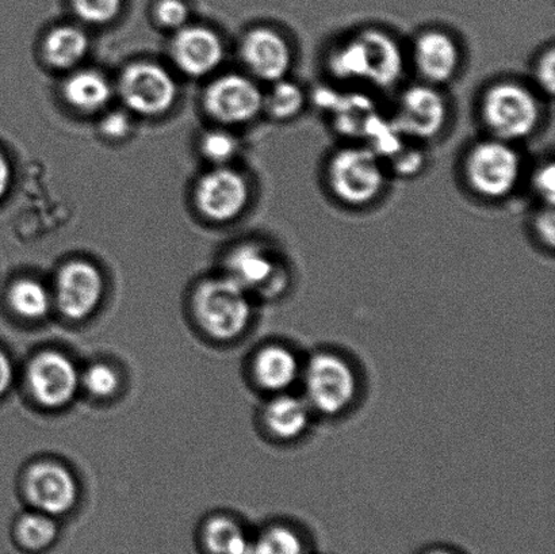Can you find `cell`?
<instances>
[{
    "label": "cell",
    "mask_w": 555,
    "mask_h": 554,
    "mask_svg": "<svg viewBox=\"0 0 555 554\" xmlns=\"http://www.w3.org/2000/svg\"><path fill=\"white\" fill-rule=\"evenodd\" d=\"M477 116L486 136L520 145L545 124L546 100L530 81L498 79L483 87Z\"/></svg>",
    "instance_id": "2"
},
{
    "label": "cell",
    "mask_w": 555,
    "mask_h": 554,
    "mask_svg": "<svg viewBox=\"0 0 555 554\" xmlns=\"http://www.w3.org/2000/svg\"><path fill=\"white\" fill-rule=\"evenodd\" d=\"M89 48V37L79 27L60 26L47 36L43 53L52 67L69 69L85 59Z\"/></svg>",
    "instance_id": "22"
},
{
    "label": "cell",
    "mask_w": 555,
    "mask_h": 554,
    "mask_svg": "<svg viewBox=\"0 0 555 554\" xmlns=\"http://www.w3.org/2000/svg\"><path fill=\"white\" fill-rule=\"evenodd\" d=\"M14 368L11 363L10 358L0 350V398L8 392L13 384Z\"/></svg>",
    "instance_id": "36"
},
{
    "label": "cell",
    "mask_w": 555,
    "mask_h": 554,
    "mask_svg": "<svg viewBox=\"0 0 555 554\" xmlns=\"http://www.w3.org/2000/svg\"><path fill=\"white\" fill-rule=\"evenodd\" d=\"M427 554H453V553H450L448 551H434V552H429Z\"/></svg>",
    "instance_id": "38"
},
{
    "label": "cell",
    "mask_w": 555,
    "mask_h": 554,
    "mask_svg": "<svg viewBox=\"0 0 555 554\" xmlns=\"http://www.w3.org/2000/svg\"><path fill=\"white\" fill-rule=\"evenodd\" d=\"M408 65L423 83L444 89L459 78L464 67V49L459 38L444 27H424L406 48Z\"/></svg>",
    "instance_id": "8"
},
{
    "label": "cell",
    "mask_w": 555,
    "mask_h": 554,
    "mask_svg": "<svg viewBox=\"0 0 555 554\" xmlns=\"http://www.w3.org/2000/svg\"><path fill=\"white\" fill-rule=\"evenodd\" d=\"M408 65L406 48L385 27H358L326 48L324 68L330 79L350 87L391 91L401 87Z\"/></svg>",
    "instance_id": "1"
},
{
    "label": "cell",
    "mask_w": 555,
    "mask_h": 554,
    "mask_svg": "<svg viewBox=\"0 0 555 554\" xmlns=\"http://www.w3.org/2000/svg\"><path fill=\"white\" fill-rule=\"evenodd\" d=\"M249 554H304V542L296 530L275 525L253 541Z\"/></svg>",
    "instance_id": "27"
},
{
    "label": "cell",
    "mask_w": 555,
    "mask_h": 554,
    "mask_svg": "<svg viewBox=\"0 0 555 554\" xmlns=\"http://www.w3.org/2000/svg\"><path fill=\"white\" fill-rule=\"evenodd\" d=\"M8 298L11 309L27 320L46 318L52 307V297L46 287L29 279L16 281L10 287Z\"/></svg>",
    "instance_id": "25"
},
{
    "label": "cell",
    "mask_w": 555,
    "mask_h": 554,
    "mask_svg": "<svg viewBox=\"0 0 555 554\" xmlns=\"http://www.w3.org/2000/svg\"><path fill=\"white\" fill-rule=\"evenodd\" d=\"M251 201V184L241 171L220 166L205 173L195 189V204L206 219L228 222L237 219Z\"/></svg>",
    "instance_id": "13"
},
{
    "label": "cell",
    "mask_w": 555,
    "mask_h": 554,
    "mask_svg": "<svg viewBox=\"0 0 555 554\" xmlns=\"http://www.w3.org/2000/svg\"><path fill=\"white\" fill-rule=\"evenodd\" d=\"M384 162L390 177L413 178L427 166V152L424 144L405 138Z\"/></svg>",
    "instance_id": "26"
},
{
    "label": "cell",
    "mask_w": 555,
    "mask_h": 554,
    "mask_svg": "<svg viewBox=\"0 0 555 554\" xmlns=\"http://www.w3.org/2000/svg\"><path fill=\"white\" fill-rule=\"evenodd\" d=\"M25 495L37 512L59 517L70 512L79 498L75 476L56 463H38L26 472Z\"/></svg>",
    "instance_id": "15"
},
{
    "label": "cell",
    "mask_w": 555,
    "mask_h": 554,
    "mask_svg": "<svg viewBox=\"0 0 555 554\" xmlns=\"http://www.w3.org/2000/svg\"><path fill=\"white\" fill-rule=\"evenodd\" d=\"M27 385L33 398L47 409H62L78 394L80 374L70 358L48 350L37 355L27 366Z\"/></svg>",
    "instance_id": "14"
},
{
    "label": "cell",
    "mask_w": 555,
    "mask_h": 554,
    "mask_svg": "<svg viewBox=\"0 0 555 554\" xmlns=\"http://www.w3.org/2000/svg\"><path fill=\"white\" fill-rule=\"evenodd\" d=\"M451 117L453 111L444 89L417 80L402 87L390 119L404 138L426 145L448 132Z\"/></svg>",
    "instance_id": "7"
},
{
    "label": "cell",
    "mask_w": 555,
    "mask_h": 554,
    "mask_svg": "<svg viewBox=\"0 0 555 554\" xmlns=\"http://www.w3.org/2000/svg\"><path fill=\"white\" fill-rule=\"evenodd\" d=\"M201 541L206 554H249L253 544L242 526L227 517L210 519Z\"/></svg>",
    "instance_id": "23"
},
{
    "label": "cell",
    "mask_w": 555,
    "mask_h": 554,
    "mask_svg": "<svg viewBox=\"0 0 555 554\" xmlns=\"http://www.w3.org/2000/svg\"><path fill=\"white\" fill-rule=\"evenodd\" d=\"M171 54L183 74L203 78L220 67L224 59V46L214 30L203 26H184L173 38Z\"/></svg>",
    "instance_id": "17"
},
{
    "label": "cell",
    "mask_w": 555,
    "mask_h": 554,
    "mask_svg": "<svg viewBox=\"0 0 555 554\" xmlns=\"http://www.w3.org/2000/svg\"><path fill=\"white\" fill-rule=\"evenodd\" d=\"M531 86L545 98L552 101L555 87V49L553 43L541 49L531 65Z\"/></svg>",
    "instance_id": "30"
},
{
    "label": "cell",
    "mask_w": 555,
    "mask_h": 554,
    "mask_svg": "<svg viewBox=\"0 0 555 554\" xmlns=\"http://www.w3.org/2000/svg\"><path fill=\"white\" fill-rule=\"evenodd\" d=\"M241 53L249 76L266 85L292 76L297 59L291 37L273 26L249 30L243 38Z\"/></svg>",
    "instance_id": "10"
},
{
    "label": "cell",
    "mask_w": 555,
    "mask_h": 554,
    "mask_svg": "<svg viewBox=\"0 0 555 554\" xmlns=\"http://www.w3.org/2000/svg\"><path fill=\"white\" fill-rule=\"evenodd\" d=\"M155 15L167 29H182L189 20V8L182 0H160L156 4Z\"/></svg>",
    "instance_id": "34"
},
{
    "label": "cell",
    "mask_w": 555,
    "mask_h": 554,
    "mask_svg": "<svg viewBox=\"0 0 555 554\" xmlns=\"http://www.w3.org/2000/svg\"><path fill=\"white\" fill-rule=\"evenodd\" d=\"M118 90L129 111L145 117L162 116L170 111L178 95L172 76L151 63L130 64L125 68Z\"/></svg>",
    "instance_id": "11"
},
{
    "label": "cell",
    "mask_w": 555,
    "mask_h": 554,
    "mask_svg": "<svg viewBox=\"0 0 555 554\" xmlns=\"http://www.w3.org/2000/svg\"><path fill=\"white\" fill-rule=\"evenodd\" d=\"M76 15L89 24L103 25L116 20L122 0H70Z\"/></svg>",
    "instance_id": "32"
},
{
    "label": "cell",
    "mask_w": 555,
    "mask_h": 554,
    "mask_svg": "<svg viewBox=\"0 0 555 554\" xmlns=\"http://www.w3.org/2000/svg\"><path fill=\"white\" fill-rule=\"evenodd\" d=\"M80 384H83V387L94 398L107 399L117 394L121 379H119L116 369L106 363H94L86 369L83 376L80 377Z\"/></svg>",
    "instance_id": "29"
},
{
    "label": "cell",
    "mask_w": 555,
    "mask_h": 554,
    "mask_svg": "<svg viewBox=\"0 0 555 554\" xmlns=\"http://www.w3.org/2000/svg\"><path fill=\"white\" fill-rule=\"evenodd\" d=\"M132 129V123L124 112L108 113L101 123V132L111 140H122L127 138Z\"/></svg>",
    "instance_id": "35"
},
{
    "label": "cell",
    "mask_w": 555,
    "mask_h": 554,
    "mask_svg": "<svg viewBox=\"0 0 555 554\" xmlns=\"http://www.w3.org/2000/svg\"><path fill=\"white\" fill-rule=\"evenodd\" d=\"M532 237L546 252H553L555 244V214L552 206H538L531 217Z\"/></svg>",
    "instance_id": "33"
},
{
    "label": "cell",
    "mask_w": 555,
    "mask_h": 554,
    "mask_svg": "<svg viewBox=\"0 0 555 554\" xmlns=\"http://www.w3.org/2000/svg\"><path fill=\"white\" fill-rule=\"evenodd\" d=\"M264 90L253 76L231 74L211 81L205 92L206 112L224 125H244L263 114Z\"/></svg>",
    "instance_id": "12"
},
{
    "label": "cell",
    "mask_w": 555,
    "mask_h": 554,
    "mask_svg": "<svg viewBox=\"0 0 555 554\" xmlns=\"http://www.w3.org/2000/svg\"><path fill=\"white\" fill-rule=\"evenodd\" d=\"M313 411L304 396L291 392L278 394L264 405L266 430L280 441H296L308 431Z\"/></svg>",
    "instance_id": "19"
},
{
    "label": "cell",
    "mask_w": 555,
    "mask_h": 554,
    "mask_svg": "<svg viewBox=\"0 0 555 554\" xmlns=\"http://www.w3.org/2000/svg\"><path fill=\"white\" fill-rule=\"evenodd\" d=\"M201 150L206 159L224 166L237 155L238 141L235 136L225 130H214V132L206 133L201 140Z\"/></svg>",
    "instance_id": "31"
},
{
    "label": "cell",
    "mask_w": 555,
    "mask_h": 554,
    "mask_svg": "<svg viewBox=\"0 0 555 554\" xmlns=\"http://www.w3.org/2000/svg\"><path fill=\"white\" fill-rule=\"evenodd\" d=\"M302 365L296 352L283 345L262 347L254 358L253 373L260 388L270 394L288 392L301 379Z\"/></svg>",
    "instance_id": "18"
},
{
    "label": "cell",
    "mask_w": 555,
    "mask_h": 554,
    "mask_svg": "<svg viewBox=\"0 0 555 554\" xmlns=\"http://www.w3.org/2000/svg\"><path fill=\"white\" fill-rule=\"evenodd\" d=\"M11 178H13V172H11L10 163L5 159L2 152H0V199L9 192Z\"/></svg>",
    "instance_id": "37"
},
{
    "label": "cell",
    "mask_w": 555,
    "mask_h": 554,
    "mask_svg": "<svg viewBox=\"0 0 555 554\" xmlns=\"http://www.w3.org/2000/svg\"><path fill=\"white\" fill-rule=\"evenodd\" d=\"M65 101L76 111L95 113L112 100V86L95 70H80L65 81Z\"/></svg>",
    "instance_id": "21"
},
{
    "label": "cell",
    "mask_w": 555,
    "mask_h": 554,
    "mask_svg": "<svg viewBox=\"0 0 555 554\" xmlns=\"http://www.w3.org/2000/svg\"><path fill=\"white\" fill-rule=\"evenodd\" d=\"M105 291L101 271L86 260H73L57 275L56 302L70 320H83L100 307Z\"/></svg>",
    "instance_id": "16"
},
{
    "label": "cell",
    "mask_w": 555,
    "mask_h": 554,
    "mask_svg": "<svg viewBox=\"0 0 555 554\" xmlns=\"http://www.w3.org/2000/svg\"><path fill=\"white\" fill-rule=\"evenodd\" d=\"M530 192L534 195L538 206L555 204V163L552 157L538 163L531 172L527 171L526 179Z\"/></svg>",
    "instance_id": "28"
},
{
    "label": "cell",
    "mask_w": 555,
    "mask_h": 554,
    "mask_svg": "<svg viewBox=\"0 0 555 554\" xmlns=\"http://www.w3.org/2000/svg\"><path fill=\"white\" fill-rule=\"evenodd\" d=\"M527 165L520 145L489 138L473 141L461 159V178L470 194L487 203L513 197L525 182Z\"/></svg>",
    "instance_id": "4"
},
{
    "label": "cell",
    "mask_w": 555,
    "mask_h": 554,
    "mask_svg": "<svg viewBox=\"0 0 555 554\" xmlns=\"http://www.w3.org/2000/svg\"><path fill=\"white\" fill-rule=\"evenodd\" d=\"M323 178L332 199L362 210L383 199L391 177L377 152L359 141H346L326 157Z\"/></svg>",
    "instance_id": "3"
},
{
    "label": "cell",
    "mask_w": 555,
    "mask_h": 554,
    "mask_svg": "<svg viewBox=\"0 0 555 554\" xmlns=\"http://www.w3.org/2000/svg\"><path fill=\"white\" fill-rule=\"evenodd\" d=\"M304 399L324 416H340L351 409L359 395L356 368L334 351L314 352L302 365Z\"/></svg>",
    "instance_id": "5"
},
{
    "label": "cell",
    "mask_w": 555,
    "mask_h": 554,
    "mask_svg": "<svg viewBox=\"0 0 555 554\" xmlns=\"http://www.w3.org/2000/svg\"><path fill=\"white\" fill-rule=\"evenodd\" d=\"M251 295L230 276L210 279L195 291L194 313L211 338L232 340L246 333L253 322Z\"/></svg>",
    "instance_id": "6"
},
{
    "label": "cell",
    "mask_w": 555,
    "mask_h": 554,
    "mask_svg": "<svg viewBox=\"0 0 555 554\" xmlns=\"http://www.w3.org/2000/svg\"><path fill=\"white\" fill-rule=\"evenodd\" d=\"M228 274L249 295L276 297L291 284V271L273 248L262 243L238 246L228 258Z\"/></svg>",
    "instance_id": "9"
},
{
    "label": "cell",
    "mask_w": 555,
    "mask_h": 554,
    "mask_svg": "<svg viewBox=\"0 0 555 554\" xmlns=\"http://www.w3.org/2000/svg\"><path fill=\"white\" fill-rule=\"evenodd\" d=\"M54 517L41 512L22 515L16 520L14 537L16 544L27 553H41L49 550L57 540L59 528Z\"/></svg>",
    "instance_id": "24"
},
{
    "label": "cell",
    "mask_w": 555,
    "mask_h": 554,
    "mask_svg": "<svg viewBox=\"0 0 555 554\" xmlns=\"http://www.w3.org/2000/svg\"><path fill=\"white\" fill-rule=\"evenodd\" d=\"M310 103L307 87L292 76L274 81L263 95V114L275 123L287 124L302 116Z\"/></svg>",
    "instance_id": "20"
}]
</instances>
